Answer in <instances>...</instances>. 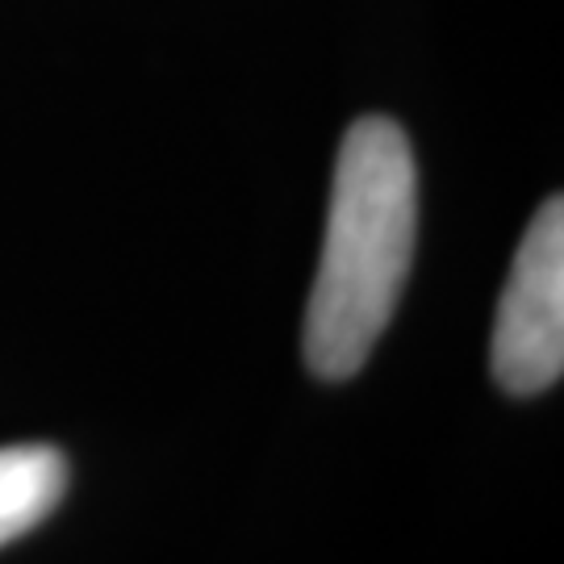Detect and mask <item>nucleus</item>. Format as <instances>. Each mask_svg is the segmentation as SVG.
I'll list each match as a JSON object with an SVG mask.
<instances>
[{
	"label": "nucleus",
	"mask_w": 564,
	"mask_h": 564,
	"mask_svg": "<svg viewBox=\"0 0 564 564\" xmlns=\"http://www.w3.org/2000/svg\"><path fill=\"white\" fill-rule=\"evenodd\" d=\"M419 172L402 126L360 118L339 147L318 276L305 310V364L323 381L364 368L414 260Z\"/></svg>",
	"instance_id": "obj_1"
},
{
	"label": "nucleus",
	"mask_w": 564,
	"mask_h": 564,
	"mask_svg": "<svg viewBox=\"0 0 564 564\" xmlns=\"http://www.w3.org/2000/svg\"><path fill=\"white\" fill-rule=\"evenodd\" d=\"M494 377L506 393H540L564 368V205L547 197L527 226L494 323Z\"/></svg>",
	"instance_id": "obj_2"
},
{
	"label": "nucleus",
	"mask_w": 564,
	"mask_h": 564,
	"mask_svg": "<svg viewBox=\"0 0 564 564\" xmlns=\"http://www.w3.org/2000/svg\"><path fill=\"white\" fill-rule=\"evenodd\" d=\"M63 489H67V456L59 447H0V547L34 531L59 506Z\"/></svg>",
	"instance_id": "obj_3"
}]
</instances>
